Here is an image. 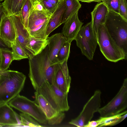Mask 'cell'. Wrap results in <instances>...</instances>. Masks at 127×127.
I'll return each mask as SVG.
<instances>
[{"label":"cell","mask_w":127,"mask_h":127,"mask_svg":"<svg viewBox=\"0 0 127 127\" xmlns=\"http://www.w3.org/2000/svg\"><path fill=\"white\" fill-rule=\"evenodd\" d=\"M120 0H102V1L109 10L119 14Z\"/></svg>","instance_id":"29"},{"label":"cell","mask_w":127,"mask_h":127,"mask_svg":"<svg viewBox=\"0 0 127 127\" xmlns=\"http://www.w3.org/2000/svg\"><path fill=\"white\" fill-rule=\"evenodd\" d=\"M48 39L37 38L30 36L25 48L29 57L41 53L48 45Z\"/></svg>","instance_id":"20"},{"label":"cell","mask_w":127,"mask_h":127,"mask_svg":"<svg viewBox=\"0 0 127 127\" xmlns=\"http://www.w3.org/2000/svg\"><path fill=\"white\" fill-rule=\"evenodd\" d=\"M21 127H42L38 122L30 115L24 113H20L19 115Z\"/></svg>","instance_id":"28"},{"label":"cell","mask_w":127,"mask_h":127,"mask_svg":"<svg viewBox=\"0 0 127 127\" xmlns=\"http://www.w3.org/2000/svg\"><path fill=\"white\" fill-rule=\"evenodd\" d=\"M66 9L63 15L61 24L64 23L70 17L78 11L81 5L78 0H64Z\"/></svg>","instance_id":"23"},{"label":"cell","mask_w":127,"mask_h":127,"mask_svg":"<svg viewBox=\"0 0 127 127\" xmlns=\"http://www.w3.org/2000/svg\"><path fill=\"white\" fill-rule=\"evenodd\" d=\"M44 9L52 14L57 7H56L46 0H39Z\"/></svg>","instance_id":"31"},{"label":"cell","mask_w":127,"mask_h":127,"mask_svg":"<svg viewBox=\"0 0 127 127\" xmlns=\"http://www.w3.org/2000/svg\"></svg>","instance_id":"41"},{"label":"cell","mask_w":127,"mask_h":127,"mask_svg":"<svg viewBox=\"0 0 127 127\" xmlns=\"http://www.w3.org/2000/svg\"><path fill=\"white\" fill-rule=\"evenodd\" d=\"M83 23L79 20L78 11L68 19L64 23L62 33L67 39L71 42L75 39Z\"/></svg>","instance_id":"14"},{"label":"cell","mask_w":127,"mask_h":127,"mask_svg":"<svg viewBox=\"0 0 127 127\" xmlns=\"http://www.w3.org/2000/svg\"><path fill=\"white\" fill-rule=\"evenodd\" d=\"M9 16L14 28L16 36V40L28 55L25 47L31 36L29 32L24 25L20 15H12Z\"/></svg>","instance_id":"16"},{"label":"cell","mask_w":127,"mask_h":127,"mask_svg":"<svg viewBox=\"0 0 127 127\" xmlns=\"http://www.w3.org/2000/svg\"><path fill=\"white\" fill-rule=\"evenodd\" d=\"M102 0H79L82 2H85L87 3H90L93 2H96L100 3L102 1Z\"/></svg>","instance_id":"36"},{"label":"cell","mask_w":127,"mask_h":127,"mask_svg":"<svg viewBox=\"0 0 127 127\" xmlns=\"http://www.w3.org/2000/svg\"><path fill=\"white\" fill-rule=\"evenodd\" d=\"M3 71H2L1 70H0V75L1 74V73H2V72Z\"/></svg>","instance_id":"38"},{"label":"cell","mask_w":127,"mask_h":127,"mask_svg":"<svg viewBox=\"0 0 127 127\" xmlns=\"http://www.w3.org/2000/svg\"><path fill=\"white\" fill-rule=\"evenodd\" d=\"M52 14L46 10L38 11L33 7L29 15L28 31L31 36L37 38L47 39V26Z\"/></svg>","instance_id":"8"},{"label":"cell","mask_w":127,"mask_h":127,"mask_svg":"<svg viewBox=\"0 0 127 127\" xmlns=\"http://www.w3.org/2000/svg\"><path fill=\"white\" fill-rule=\"evenodd\" d=\"M33 7V0H23L20 15L24 25L28 31L29 17Z\"/></svg>","instance_id":"25"},{"label":"cell","mask_w":127,"mask_h":127,"mask_svg":"<svg viewBox=\"0 0 127 127\" xmlns=\"http://www.w3.org/2000/svg\"><path fill=\"white\" fill-rule=\"evenodd\" d=\"M11 48L14 60L19 61L29 58L25 50L16 40L12 44Z\"/></svg>","instance_id":"26"},{"label":"cell","mask_w":127,"mask_h":127,"mask_svg":"<svg viewBox=\"0 0 127 127\" xmlns=\"http://www.w3.org/2000/svg\"><path fill=\"white\" fill-rule=\"evenodd\" d=\"M34 95V101L45 115L49 125L65 115L63 112H58L56 111L42 95L36 91Z\"/></svg>","instance_id":"12"},{"label":"cell","mask_w":127,"mask_h":127,"mask_svg":"<svg viewBox=\"0 0 127 127\" xmlns=\"http://www.w3.org/2000/svg\"><path fill=\"white\" fill-rule=\"evenodd\" d=\"M2 5L1 3L0 2V6Z\"/></svg>","instance_id":"39"},{"label":"cell","mask_w":127,"mask_h":127,"mask_svg":"<svg viewBox=\"0 0 127 127\" xmlns=\"http://www.w3.org/2000/svg\"><path fill=\"white\" fill-rule=\"evenodd\" d=\"M23 0H4L1 4L7 15H20Z\"/></svg>","instance_id":"21"},{"label":"cell","mask_w":127,"mask_h":127,"mask_svg":"<svg viewBox=\"0 0 127 127\" xmlns=\"http://www.w3.org/2000/svg\"><path fill=\"white\" fill-rule=\"evenodd\" d=\"M74 40L82 54L89 60H92L97 43L91 21L81 27Z\"/></svg>","instance_id":"6"},{"label":"cell","mask_w":127,"mask_h":127,"mask_svg":"<svg viewBox=\"0 0 127 127\" xmlns=\"http://www.w3.org/2000/svg\"><path fill=\"white\" fill-rule=\"evenodd\" d=\"M36 91L42 95L58 112L66 111L69 109L67 93L60 90L55 83L51 85L45 82Z\"/></svg>","instance_id":"5"},{"label":"cell","mask_w":127,"mask_h":127,"mask_svg":"<svg viewBox=\"0 0 127 127\" xmlns=\"http://www.w3.org/2000/svg\"><path fill=\"white\" fill-rule=\"evenodd\" d=\"M127 107V78H126L116 95L107 104L99 108L98 112L100 117H108L122 112Z\"/></svg>","instance_id":"9"},{"label":"cell","mask_w":127,"mask_h":127,"mask_svg":"<svg viewBox=\"0 0 127 127\" xmlns=\"http://www.w3.org/2000/svg\"><path fill=\"white\" fill-rule=\"evenodd\" d=\"M109 12V10L102 2L96 4L91 12L93 28L96 35L99 26L104 24Z\"/></svg>","instance_id":"18"},{"label":"cell","mask_w":127,"mask_h":127,"mask_svg":"<svg viewBox=\"0 0 127 127\" xmlns=\"http://www.w3.org/2000/svg\"><path fill=\"white\" fill-rule=\"evenodd\" d=\"M0 39L9 48L16 39L13 23L10 16L6 15L3 17L0 24Z\"/></svg>","instance_id":"13"},{"label":"cell","mask_w":127,"mask_h":127,"mask_svg":"<svg viewBox=\"0 0 127 127\" xmlns=\"http://www.w3.org/2000/svg\"><path fill=\"white\" fill-rule=\"evenodd\" d=\"M98 126V124L97 120L90 121L86 125V127H96Z\"/></svg>","instance_id":"33"},{"label":"cell","mask_w":127,"mask_h":127,"mask_svg":"<svg viewBox=\"0 0 127 127\" xmlns=\"http://www.w3.org/2000/svg\"><path fill=\"white\" fill-rule=\"evenodd\" d=\"M8 103L0 105V127L21 126L18 115Z\"/></svg>","instance_id":"15"},{"label":"cell","mask_w":127,"mask_h":127,"mask_svg":"<svg viewBox=\"0 0 127 127\" xmlns=\"http://www.w3.org/2000/svg\"></svg>","instance_id":"42"},{"label":"cell","mask_w":127,"mask_h":127,"mask_svg":"<svg viewBox=\"0 0 127 127\" xmlns=\"http://www.w3.org/2000/svg\"><path fill=\"white\" fill-rule=\"evenodd\" d=\"M104 24L111 37L127 54V20L109 10Z\"/></svg>","instance_id":"3"},{"label":"cell","mask_w":127,"mask_h":127,"mask_svg":"<svg viewBox=\"0 0 127 127\" xmlns=\"http://www.w3.org/2000/svg\"><path fill=\"white\" fill-rule=\"evenodd\" d=\"M14 61L12 52L9 48H0V69L6 70Z\"/></svg>","instance_id":"24"},{"label":"cell","mask_w":127,"mask_h":127,"mask_svg":"<svg viewBox=\"0 0 127 127\" xmlns=\"http://www.w3.org/2000/svg\"><path fill=\"white\" fill-rule=\"evenodd\" d=\"M48 45L40 53L28 58L29 76L34 89L40 88L45 82L51 85L54 83L56 64L52 63L48 56Z\"/></svg>","instance_id":"1"},{"label":"cell","mask_w":127,"mask_h":127,"mask_svg":"<svg viewBox=\"0 0 127 127\" xmlns=\"http://www.w3.org/2000/svg\"><path fill=\"white\" fill-rule=\"evenodd\" d=\"M101 92L97 90L84 106L79 115L69 123L78 127H85L91 121L94 114L98 111L101 103Z\"/></svg>","instance_id":"10"},{"label":"cell","mask_w":127,"mask_h":127,"mask_svg":"<svg viewBox=\"0 0 127 127\" xmlns=\"http://www.w3.org/2000/svg\"><path fill=\"white\" fill-rule=\"evenodd\" d=\"M127 111L115 115L105 117H100L97 120L98 127L112 126L116 125L123 121L127 116Z\"/></svg>","instance_id":"22"},{"label":"cell","mask_w":127,"mask_h":127,"mask_svg":"<svg viewBox=\"0 0 127 127\" xmlns=\"http://www.w3.org/2000/svg\"><path fill=\"white\" fill-rule=\"evenodd\" d=\"M119 14L127 20V0H120Z\"/></svg>","instance_id":"30"},{"label":"cell","mask_w":127,"mask_h":127,"mask_svg":"<svg viewBox=\"0 0 127 127\" xmlns=\"http://www.w3.org/2000/svg\"><path fill=\"white\" fill-rule=\"evenodd\" d=\"M4 0H0V1H3Z\"/></svg>","instance_id":"40"},{"label":"cell","mask_w":127,"mask_h":127,"mask_svg":"<svg viewBox=\"0 0 127 127\" xmlns=\"http://www.w3.org/2000/svg\"><path fill=\"white\" fill-rule=\"evenodd\" d=\"M26 76L18 71L7 70L0 75V105L8 103L20 94L23 88Z\"/></svg>","instance_id":"2"},{"label":"cell","mask_w":127,"mask_h":127,"mask_svg":"<svg viewBox=\"0 0 127 127\" xmlns=\"http://www.w3.org/2000/svg\"><path fill=\"white\" fill-rule=\"evenodd\" d=\"M6 15L2 5L0 6V24L3 17Z\"/></svg>","instance_id":"34"},{"label":"cell","mask_w":127,"mask_h":127,"mask_svg":"<svg viewBox=\"0 0 127 127\" xmlns=\"http://www.w3.org/2000/svg\"><path fill=\"white\" fill-rule=\"evenodd\" d=\"M9 48L0 39V48Z\"/></svg>","instance_id":"37"},{"label":"cell","mask_w":127,"mask_h":127,"mask_svg":"<svg viewBox=\"0 0 127 127\" xmlns=\"http://www.w3.org/2000/svg\"><path fill=\"white\" fill-rule=\"evenodd\" d=\"M56 7H57L58 4L61 0H46Z\"/></svg>","instance_id":"35"},{"label":"cell","mask_w":127,"mask_h":127,"mask_svg":"<svg viewBox=\"0 0 127 127\" xmlns=\"http://www.w3.org/2000/svg\"><path fill=\"white\" fill-rule=\"evenodd\" d=\"M67 60L56 64L54 83L63 92L68 93L70 87L71 78L67 65Z\"/></svg>","instance_id":"11"},{"label":"cell","mask_w":127,"mask_h":127,"mask_svg":"<svg viewBox=\"0 0 127 127\" xmlns=\"http://www.w3.org/2000/svg\"><path fill=\"white\" fill-rule=\"evenodd\" d=\"M8 104L11 107L30 115L40 124H45L48 123L45 115L35 101L19 94Z\"/></svg>","instance_id":"7"},{"label":"cell","mask_w":127,"mask_h":127,"mask_svg":"<svg viewBox=\"0 0 127 127\" xmlns=\"http://www.w3.org/2000/svg\"><path fill=\"white\" fill-rule=\"evenodd\" d=\"M71 42L67 41L62 46L57 56V59L58 63H62L65 60H68L70 52Z\"/></svg>","instance_id":"27"},{"label":"cell","mask_w":127,"mask_h":127,"mask_svg":"<svg viewBox=\"0 0 127 127\" xmlns=\"http://www.w3.org/2000/svg\"><path fill=\"white\" fill-rule=\"evenodd\" d=\"M33 7L34 9L38 11L46 10L39 0H33Z\"/></svg>","instance_id":"32"},{"label":"cell","mask_w":127,"mask_h":127,"mask_svg":"<svg viewBox=\"0 0 127 127\" xmlns=\"http://www.w3.org/2000/svg\"><path fill=\"white\" fill-rule=\"evenodd\" d=\"M96 37L100 50L108 61L116 63L127 59V54L111 37L104 24L99 26Z\"/></svg>","instance_id":"4"},{"label":"cell","mask_w":127,"mask_h":127,"mask_svg":"<svg viewBox=\"0 0 127 127\" xmlns=\"http://www.w3.org/2000/svg\"><path fill=\"white\" fill-rule=\"evenodd\" d=\"M48 57L53 63H58L57 58L58 53L63 44L67 41L62 33H56L48 37Z\"/></svg>","instance_id":"17"},{"label":"cell","mask_w":127,"mask_h":127,"mask_svg":"<svg viewBox=\"0 0 127 127\" xmlns=\"http://www.w3.org/2000/svg\"><path fill=\"white\" fill-rule=\"evenodd\" d=\"M66 8L65 1L61 0L48 21L46 31V35L48 37L51 33L61 24L62 16Z\"/></svg>","instance_id":"19"}]
</instances>
